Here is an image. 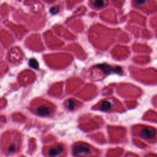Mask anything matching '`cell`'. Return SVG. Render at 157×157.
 I'll list each match as a JSON object with an SVG mask.
<instances>
[{
    "label": "cell",
    "instance_id": "cell-1",
    "mask_svg": "<svg viewBox=\"0 0 157 157\" xmlns=\"http://www.w3.org/2000/svg\"><path fill=\"white\" fill-rule=\"evenodd\" d=\"M73 154L78 157H98L100 152L88 144L79 143L73 147Z\"/></svg>",
    "mask_w": 157,
    "mask_h": 157
},
{
    "label": "cell",
    "instance_id": "cell-2",
    "mask_svg": "<svg viewBox=\"0 0 157 157\" xmlns=\"http://www.w3.org/2000/svg\"><path fill=\"white\" fill-rule=\"evenodd\" d=\"M44 153L47 157H65L67 150L65 146L59 144L46 147Z\"/></svg>",
    "mask_w": 157,
    "mask_h": 157
},
{
    "label": "cell",
    "instance_id": "cell-3",
    "mask_svg": "<svg viewBox=\"0 0 157 157\" xmlns=\"http://www.w3.org/2000/svg\"><path fill=\"white\" fill-rule=\"evenodd\" d=\"M140 135L141 137L147 139H152L155 138V131L150 128H143L140 131Z\"/></svg>",
    "mask_w": 157,
    "mask_h": 157
},
{
    "label": "cell",
    "instance_id": "cell-4",
    "mask_svg": "<svg viewBox=\"0 0 157 157\" xmlns=\"http://www.w3.org/2000/svg\"><path fill=\"white\" fill-rule=\"evenodd\" d=\"M51 112V108L47 106H41L38 109V113L42 116H46V115L50 114Z\"/></svg>",
    "mask_w": 157,
    "mask_h": 157
},
{
    "label": "cell",
    "instance_id": "cell-5",
    "mask_svg": "<svg viewBox=\"0 0 157 157\" xmlns=\"http://www.w3.org/2000/svg\"><path fill=\"white\" fill-rule=\"evenodd\" d=\"M98 68H100L102 71L104 72L105 74H107L110 73L111 71H113V68L110 67L109 65H106V64H102L98 66Z\"/></svg>",
    "mask_w": 157,
    "mask_h": 157
},
{
    "label": "cell",
    "instance_id": "cell-6",
    "mask_svg": "<svg viewBox=\"0 0 157 157\" xmlns=\"http://www.w3.org/2000/svg\"><path fill=\"white\" fill-rule=\"evenodd\" d=\"M111 107H112V104H111V102H109V101L106 100L101 103L100 109L101 110L106 111V110H110L111 109Z\"/></svg>",
    "mask_w": 157,
    "mask_h": 157
},
{
    "label": "cell",
    "instance_id": "cell-7",
    "mask_svg": "<svg viewBox=\"0 0 157 157\" xmlns=\"http://www.w3.org/2000/svg\"><path fill=\"white\" fill-rule=\"evenodd\" d=\"M67 105L68 108L70 110H73L76 109V107L77 106V102L73 100H69L67 101Z\"/></svg>",
    "mask_w": 157,
    "mask_h": 157
},
{
    "label": "cell",
    "instance_id": "cell-8",
    "mask_svg": "<svg viewBox=\"0 0 157 157\" xmlns=\"http://www.w3.org/2000/svg\"><path fill=\"white\" fill-rule=\"evenodd\" d=\"M29 65L30 66V67L33 69H38L39 68V64L38 62L36 60L32 59L30 61H29Z\"/></svg>",
    "mask_w": 157,
    "mask_h": 157
},
{
    "label": "cell",
    "instance_id": "cell-9",
    "mask_svg": "<svg viewBox=\"0 0 157 157\" xmlns=\"http://www.w3.org/2000/svg\"><path fill=\"white\" fill-rule=\"evenodd\" d=\"M93 3L97 7H102L105 5V2L103 1H93Z\"/></svg>",
    "mask_w": 157,
    "mask_h": 157
},
{
    "label": "cell",
    "instance_id": "cell-10",
    "mask_svg": "<svg viewBox=\"0 0 157 157\" xmlns=\"http://www.w3.org/2000/svg\"><path fill=\"white\" fill-rule=\"evenodd\" d=\"M59 9H60V8L58 6H53V7L51 8L50 12H51V13L52 14H57V13H58V12H59Z\"/></svg>",
    "mask_w": 157,
    "mask_h": 157
},
{
    "label": "cell",
    "instance_id": "cell-11",
    "mask_svg": "<svg viewBox=\"0 0 157 157\" xmlns=\"http://www.w3.org/2000/svg\"><path fill=\"white\" fill-rule=\"evenodd\" d=\"M113 71L114 73H121L122 70L120 67H115V68H113Z\"/></svg>",
    "mask_w": 157,
    "mask_h": 157
}]
</instances>
